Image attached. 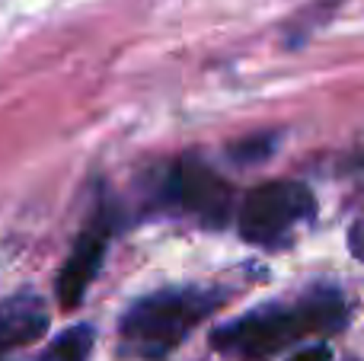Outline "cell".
Instances as JSON below:
<instances>
[{
  "label": "cell",
  "mask_w": 364,
  "mask_h": 361,
  "mask_svg": "<svg viewBox=\"0 0 364 361\" xmlns=\"http://www.w3.org/2000/svg\"><path fill=\"white\" fill-rule=\"evenodd\" d=\"M109 217L100 215L96 221H90L83 227V234L77 237L74 249H70L68 262H64L61 275H58V298H61L64 307H77L83 298H87L90 285L93 279L100 275L102 259H106V249H109Z\"/></svg>",
  "instance_id": "5b68a950"
},
{
  "label": "cell",
  "mask_w": 364,
  "mask_h": 361,
  "mask_svg": "<svg viewBox=\"0 0 364 361\" xmlns=\"http://www.w3.org/2000/svg\"><path fill=\"white\" fill-rule=\"evenodd\" d=\"M160 198L166 208L179 211L186 217H195L201 224H224L230 215V189L214 170L182 160L166 170L160 183Z\"/></svg>",
  "instance_id": "277c9868"
},
{
  "label": "cell",
  "mask_w": 364,
  "mask_h": 361,
  "mask_svg": "<svg viewBox=\"0 0 364 361\" xmlns=\"http://www.w3.org/2000/svg\"><path fill=\"white\" fill-rule=\"evenodd\" d=\"M48 330V311L36 294H13L0 301V358L36 343Z\"/></svg>",
  "instance_id": "8992f818"
},
{
  "label": "cell",
  "mask_w": 364,
  "mask_h": 361,
  "mask_svg": "<svg viewBox=\"0 0 364 361\" xmlns=\"http://www.w3.org/2000/svg\"><path fill=\"white\" fill-rule=\"evenodd\" d=\"M346 320V304L336 291H314L297 304L265 307L246 313L214 333V345L240 361H265L291 349L304 336L339 330Z\"/></svg>",
  "instance_id": "6da1fadb"
},
{
  "label": "cell",
  "mask_w": 364,
  "mask_h": 361,
  "mask_svg": "<svg viewBox=\"0 0 364 361\" xmlns=\"http://www.w3.org/2000/svg\"><path fill=\"white\" fill-rule=\"evenodd\" d=\"M218 304V294L198 291V288H173V291L141 298L122 317V345L132 355L160 358L176 349L208 313H214Z\"/></svg>",
  "instance_id": "7a4b0ae2"
},
{
  "label": "cell",
  "mask_w": 364,
  "mask_h": 361,
  "mask_svg": "<svg viewBox=\"0 0 364 361\" xmlns=\"http://www.w3.org/2000/svg\"><path fill=\"white\" fill-rule=\"evenodd\" d=\"M90 352H93V330L74 326L64 336H58L55 345H48L36 361H90Z\"/></svg>",
  "instance_id": "52a82bcc"
},
{
  "label": "cell",
  "mask_w": 364,
  "mask_h": 361,
  "mask_svg": "<svg viewBox=\"0 0 364 361\" xmlns=\"http://www.w3.org/2000/svg\"><path fill=\"white\" fill-rule=\"evenodd\" d=\"M326 349H310V352H304V355H297L294 361H326Z\"/></svg>",
  "instance_id": "ba28073f"
},
{
  "label": "cell",
  "mask_w": 364,
  "mask_h": 361,
  "mask_svg": "<svg viewBox=\"0 0 364 361\" xmlns=\"http://www.w3.org/2000/svg\"><path fill=\"white\" fill-rule=\"evenodd\" d=\"M314 215V195L307 185L275 179L243 198L237 211V227L246 243L256 247H278L301 221Z\"/></svg>",
  "instance_id": "3957f363"
}]
</instances>
